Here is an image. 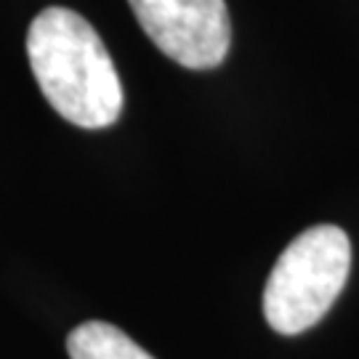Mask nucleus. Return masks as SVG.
<instances>
[{
    "label": "nucleus",
    "mask_w": 359,
    "mask_h": 359,
    "mask_svg": "<svg viewBox=\"0 0 359 359\" xmlns=\"http://www.w3.org/2000/svg\"><path fill=\"white\" fill-rule=\"evenodd\" d=\"M351 271L346 231L320 224L283 250L264 287V317L277 333L298 335L330 311Z\"/></svg>",
    "instance_id": "obj_2"
},
{
    "label": "nucleus",
    "mask_w": 359,
    "mask_h": 359,
    "mask_svg": "<svg viewBox=\"0 0 359 359\" xmlns=\"http://www.w3.org/2000/svg\"><path fill=\"white\" fill-rule=\"evenodd\" d=\"M27 56L43 96L77 128H109L123 112V86L99 32L80 13L51 6L27 32Z\"/></svg>",
    "instance_id": "obj_1"
},
{
    "label": "nucleus",
    "mask_w": 359,
    "mask_h": 359,
    "mask_svg": "<svg viewBox=\"0 0 359 359\" xmlns=\"http://www.w3.org/2000/svg\"><path fill=\"white\" fill-rule=\"evenodd\" d=\"M154 46L187 69H213L231 46L224 0H128Z\"/></svg>",
    "instance_id": "obj_3"
},
{
    "label": "nucleus",
    "mask_w": 359,
    "mask_h": 359,
    "mask_svg": "<svg viewBox=\"0 0 359 359\" xmlns=\"http://www.w3.org/2000/svg\"><path fill=\"white\" fill-rule=\"evenodd\" d=\"M69 359H154L109 322H83L67 338Z\"/></svg>",
    "instance_id": "obj_4"
}]
</instances>
